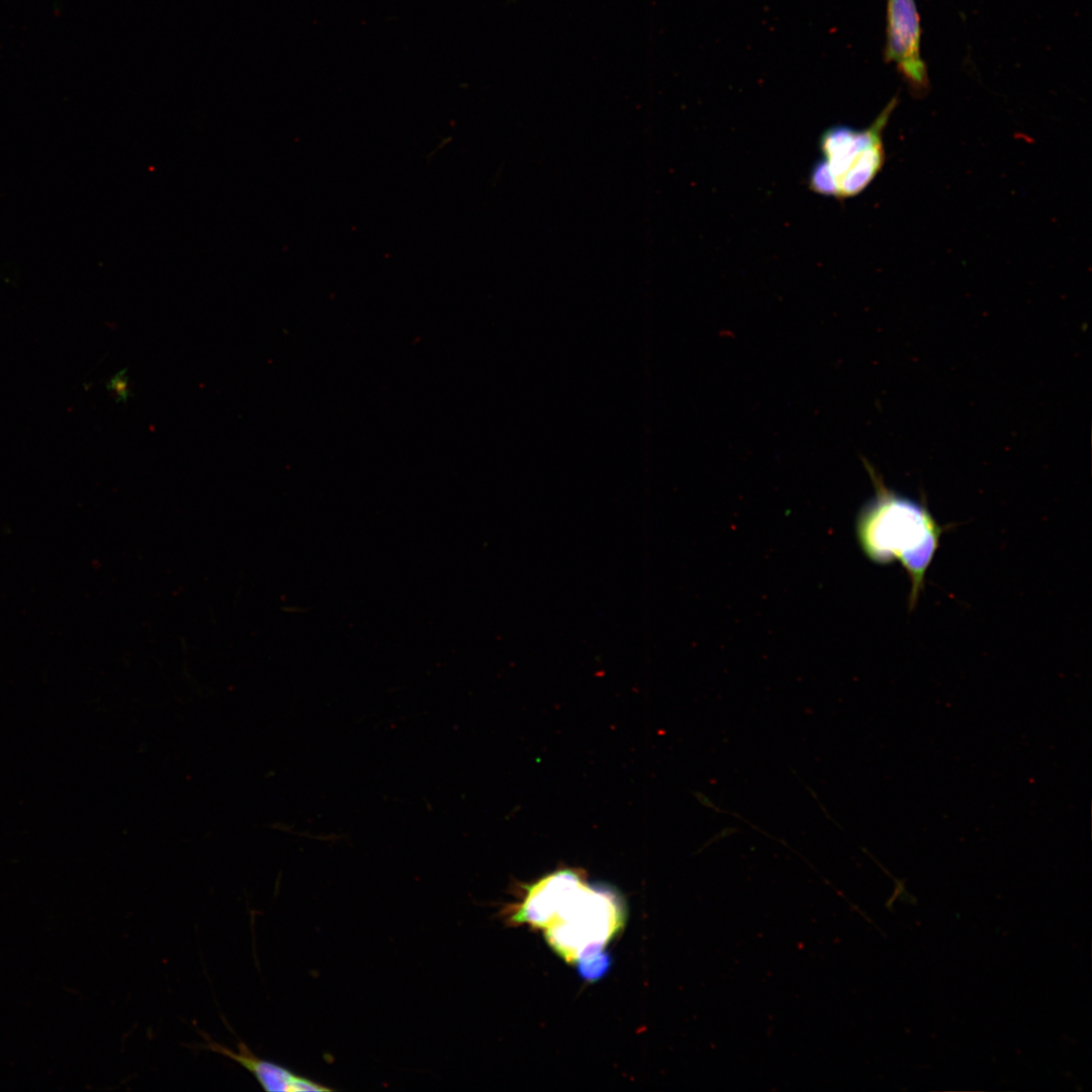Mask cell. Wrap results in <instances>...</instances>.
I'll use <instances>...</instances> for the list:
<instances>
[{
	"mask_svg": "<svg viewBox=\"0 0 1092 1092\" xmlns=\"http://www.w3.org/2000/svg\"><path fill=\"white\" fill-rule=\"evenodd\" d=\"M869 471L875 496L857 516V541L873 562H900L910 579L908 608L913 610L946 528L937 523L925 503L888 488L871 467Z\"/></svg>",
	"mask_w": 1092,
	"mask_h": 1092,
	"instance_id": "obj_1",
	"label": "cell"
},
{
	"mask_svg": "<svg viewBox=\"0 0 1092 1092\" xmlns=\"http://www.w3.org/2000/svg\"><path fill=\"white\" fill-rule=\"evenodd\" d=\"M897 106L894 97L867 128L834 125L820 136L819 147L836 187V197L859 194L883 167L885 151L883 131Z\"/></svg>",
	"mask_w": 1092,
	"mask_h": 1092,
	"instance_id": "obj_2",
	"label": "cell"
},
{
	"mask_svg": "<svg viewBox=\"0 0 1092 1092\" xmlns=\"http://www.w3.org/2000/svg\"><path fill=\"white\" fill-rule=\"evenodd\" d=\"M922 29L915 0H887L886 62L895 63L915 96L929 89L927 67L921 57Z\"/></svg>",
	"mask_w": 1092,
	"mask_h": 1092,
	"instance_id": "obj_3",
	"label": "cell"
},
{
	"mask_svg": "<svg viewBox=\"0 0 1092 1092\" xmlns=\"http://www.w3.org/2000/svg\"><path fill=\"white\" fill-rule=\"evenodd\" d=\"M205 1049L237 1062L249 1071L266 1091H330V1088L303 1078L286 1068L255 1056L245 1042L238 1043L237 1052L203 1035Z\"/></svg>",
	"mask_w": 1092,
	"mask_h": 1092,
	"instance_id": "obj_4",
	"label": "cell"
},
{
	"mask_svg": "<svg viewBox=\"0 0 1092 1092\" xmlns=\"http://www.w3.org/2000/svg\"><path fill=\"white\" fill-rule=\"evenodd\" d=\"M611 966L612 956L603 950L576 960L577 974L587 982H595L605 977Z\"/></svg>",
	"mask_w": 1092,
	"mask_h": 1092,
	"instance_id": "obj_5",
	"label": "cell"
},
{
	"mask_svg": "<svg viewBox=\"0 0 1092 1092\" xmlns=\"http://www.w3.org/2000/svg\"><path fill=\"white\" fill-rule=\"evenodd\" d=\"M809 187L817 194L836 197L834 180L823 160L813 166L809 174Z\"/></svg>",
	"mask_w": 1092,
	"mask_h": 1092,
	"instance_id": "obj_6",
	"label": "cell"
},
{
	"mask_svg": "<svg viewBox=\"0 0 1092 1092\" xmlns=\"http://www.w3.org/2000/svg\"><path fill=\"white\" fill-rule=\"evenodd\" d=\"M127 368L120 369L106 382V388L115 396L116 402L125 403L130 396Z\"/></svg>",
	"mask_w": 1092,
	"mask_h": 1092,
	"instance_id": "obj_7",
	"label": "cell"
}]
</instances>
